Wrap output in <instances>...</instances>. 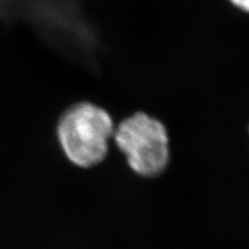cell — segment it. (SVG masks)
<instances>
[{
	"mask_svg": "<svg viewBox=\"0 0 249 249\" xmlns=\"http://www.w3.org/2000/svg\"><path fill=\"white\" fill-rule=\"evenodd\" d=\"M114 129L112 118L106 110L84 102L62 115L58 136L67 157L74 164L91 167L106 158Z\"/></svg>",
	"mask_w": 249,
	"mask_h": 249,
	"instance_id": "1",
	"label": "cell"
},
{
	"mask_svg": "<svg viewBox=\"0 0 249 249\" xmlns=\"http://www.w3.org/2000/svg\"><path fill=\"white\" fill-rule=\"evenodd\" d=\"M112 138L136 175L155 178L165 170L169 161V139L159 120L136 112L116 126Z\"/></svg>",
	"mask_w": 249,
	"mask_h": 249,
	"instance_id": "2",
	"label": "cell"
},
{
	"mask_svg": "<svg viewBox=\"0 0 249 249\" xmlns=\"http://www.w3.org/2000/svg\"><path fill=\"white\" fill-rule=\"evenodd\" d=\"M230 1L237 9L249 14V0H230Z\"/></svg>",
	"mask_w": 249,
	"mask_h": 249,
	"instance_id": "3",
	"label": "cell"
}]
</instances>
